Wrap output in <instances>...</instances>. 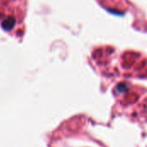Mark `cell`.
Masks as SVG:
<instances>
[{
    "instance_id": "cell-1",
    "label": "cell",
    "mask_w": 147,
    "mask_h": 147,
    "mask_svg": "<svg viewBox=\"0 0 147 147\" xmlns=\"http://www.w3.org/2000/svg\"><path fill=\"white\" fill-rule=\"evenodd\" d=\"M27 9V0H0V23L10 33L22 28Z\"/></svg>"
}]
</instances>
